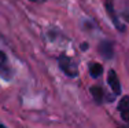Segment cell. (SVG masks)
<instances>
[{
  "mask_svg": "<svg viewBox=\"0 0 129 128\" xmlns=\"http://www.w3.org/2000/svg\"><path fill=\"white\" fill-rule=\"evenodd\" d=\"M106 8H107V11H109L110 17H111L113 22H114L115 28H117V29H119V30H124L125 28H124L122 25H119V21H118V18H117V17H115V14H114V8H113V4H111V3H107V4H106Z\"/></svg>",
  "mask_w": 129,
  "mask_h": 128,
  "instance_id": "6",
  "label": "cell"
},
{
  "mask_svg": "<svg viewBox=\"0 0 129 128\" xmlns=\"http://www.w3.org/2000/svg\"><path fill=\"white\" fill-rule=\"evenodd\" d=\"M91 92H92V95H93V98H95V100H96L98 103H100L103 100V90L100 87H92L91 88Z\"/></svg>",
  "mask_w": 129,
  "mask_h": 128,
  "instance_id": "8",
  "label": "cell"
},
{
  "mask_svg": "<svg viewBox=\"0 0 129 128\" xmlns=\"http://www.w3.org/2000/svg\"><path fill=\"white\" fill-rule=\"evenodd\" d=\"M118 110L121 113L122 118L125 121H129V96H124V98L119 100Z\"/></svg>",
  "mask_w": 129,
  "mask_h": 128,
  "instance_id": "3",
  "label": "cell"
},
{
  "mask_svg": "<svg viewBox=\"0 0 129 128\" xmlns=\"http://www.w3.org/2000/svg\"><path fill=\"white\" fill-rule=\"evenodd\" d=\"M35 2H43V0H35Z\"/></svg>",
  "mask_w": 129,
  "mask_h": 128,
  "instance_id": "10",
  "label": "cell"
},
{
  "mask_svg": "<svg viewBox=\"0 0 129 128\" xmlns=\"http://www.w3.org/2000/svg\"><path fill=\"white\" fill-rule=\"evenodd\" d=\"M0 128H6V127H4V125H2V124H0Z\"/></svg>",
  "mask_w": 129,
  "mask_h": 128,
  "instance_id": "9",
  "label": "cell"
},
{
  "mask_svg": "<svg viewBox=\"0 0 129 128\" xmlns=\"http://www.w3.org/2000/svg\"><path fill=\"white\" fill-rule=\"evenodd\" d=\"M102 72H103V68L100 63H91L89 65V73H91L92 77H95V79L99 77L102 74Z\"/></svg>",
  "mask_w": 129,
  "mask_h": 128,
  "instance_id": "7",
  "label": "cell"
},
{
  "mask_svg": "<svg viewBox=\"0 0 129 128\" xmlns=\"http://www.w3.org/2000/svg\"><path fill=\"white\" fill-rule=\"evenodd\" d=\"M99 53L102 54L103 58H106V59H110V58L113 57V54H114V50H113V44L109 41H102L99 45Z\"/></svg>",
  "mask_w": 129,
  "mask_h": 128,
  "instance_id": "4",
  "label": "cell"
},
{
  "mask_svg": "<svg viewBox=\"0 0 129 128\" xmlns=\"http://www.w3.org/2000/svg\"><path fill=\"white\" fill-rule=\"evenodd\" d=\"M8 73V65H7V57L3 51H0V76L7 77Z\"/></svg>",
  "mask_w": 129,
  "mask_h": 128,
  "instance_id": "5",
  "label": "cell"
},
{
  "mask_svg": "<svg viewBox=\"0 0 129 128\" xmlns=\"http://www.w3.org/2000/svg\"><path fill=\"white\" fill-rule=\"evenodd\" d=\"M107 83H109L110 87H111L113 92H114L115 95H119V94H121V84H119V80H118V77H117V74H115L114 70H110L109 72V76H107Z\"/></svg>",
  "mask_w": 129,
  "mask_h": 128,
  "instance_id": "2",
  "label": "cell"
},
{
  "mask_svg": "<svg viewBox=\"0 0 129 128\" xmlns=\"http://www.w3.org/2000/svg\"><path fill=\"white\" fill-rule=\"evenodd\" d=\"M59 66L67 76H70V77H76V76L78 74V70H77L76 63L73 62L67 55H64V54L59 57Z\"/></svg>",
  "mask_w": 129,
  "mask_h": 128,
  "instance_id": "1",
  "label": "cell"
}]
</instances>
